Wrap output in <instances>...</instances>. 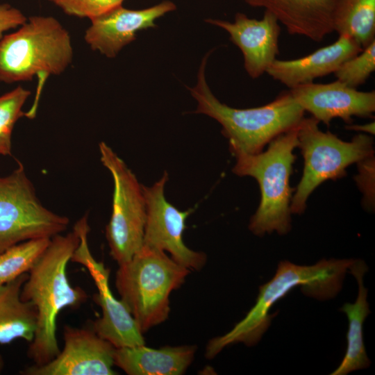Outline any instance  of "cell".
<instances>
[{"instance_id":"1","label":"cell","mask_w":375,"mask_h":375,"mask_svg":"<svg viewBox=\"0 0 375 375\" xmlns=\"http://www.w3.org/2000/svg\"><path fill=\"white\" fill-rule=\"evenodd\" d=\"M79 242L77 233L56 235L29 270L20 297L33 304L37 312L34 338L29 343L28 357L34 365L46 364L60 352L56 322L65 308H76L88 299L86 292L73 287L67 276V266Z\"/></svg>"},{"instance_id":"2","label":"cell","mask_w":375,"mask_h":375,"mask_svg":"<svg viewBox=\"0 0 375 375\" xmlns=\"http://www.w3.org/2000/svg\"><path fill=\"white\" fill-rule=\"evenodd\" d=\"M353 260L323 259L309 266L281 261L274 276L260 286L256 303L247 315L230 331L209 341L206 357L212 358L225 347L239 342L256 344L271 324L274 315L269 312L272 306L297 287L317 300L335 297Z\"/></svg>"},{"instance_id":"3","label":"cell","mask_w":375,"mask_h":375,"mask_svg":"<svg viewBox=\"0 0 375 375\" xmlns=\"http://www.w3.org/2000/svg\"><path fill=\"white\" fill-rule=\"evenodd\" d=\"M208 55L201 61L197 84L189 88L197 102L194 112L208 115L221 124L222 133L228 139L229 149L234 156L261 152L274 138L298 126L304 118L305 111L290 90L256 108H235L220 102L206 80Z\"/></svg>"},{"instance_id":"4","label":"cell","mask_w":375,"mask_h":375,"mask_svg":"<svg viewBox=\"0 0 375 375\" xmlns=\"http://www.w3.org/2000/svg\"><path fill=\"white\" fill-rule=\"evenodd\" d=\"M299 125L274 138L265 151L235 156L233 172L253 177L259 185L260 201L249 224L256 235L274 231L285 235L291 229L290 203L295 189L290 187V178L296 159Z\"/></svg>"},{"instance_id":"5","label":"cell","mask_w":375,"mask_h":375,"mask_svg":"<svg viewBox=\"0 0 375 375\" xmlns=\"http://www.w3.org/2000/svg\"><path fill=\"white\" fill-rule=\"evenodd\" d=\"M190 272L164 251L144 245L119 265L117 290L142 333L167 319L169 295L183 284Z\"/></svg>"},{"instance_id":"6","label":"cell","mask_w":375,"mask_h":375,"mask_svg":"<svg viewBox=\"0 0 375 375\" xmlns=\"http://www.w3.org/2000/svg\"><path fill=\"white\" fill-rule=\"evenodd\" d=\"M72 58L71 37L63 26L53 17L33 16L0 40V81L59 75Z\"/></svg>"},{"instance_id":"7","label":"cell","mask_w":375,"mask_h":375,"mask_svg":"<svg viewBox=\"0 0 375 375\" xmlns=\"http://www.w3.org/2000/svg\"><path fill=\"white\" fill-rule=\"evenodd\" d=\"M314 117L303 118L299 125L298 145L303 158L301 178L294 190L290 203L292 213L302 214L310 195L327 180L346 175L347 168L374 156V140L366 133L344 141L330 131L319 128Z\"/></svg>"},{"instance_id":"8","label":"cell","mask_w":375,"mask_h":375,"mask_svg":"<svg viewBox=\"0 0 375 375\" xmlns=\"http://www.w3.org/2000/svg\"><path fill=\"white\" fill-rule=\"evenodd\" d=\"M17 162L10 174L0 176V253L29 240L52 238L69 224L41 203L24 165Z\"/></svg>"},{"instance_id":"9","label":"cell","mask_w":375,"mask_h":375,"mask_svg":"<svg viewBox=\"0 0 375 375\" xmlns=\"http://www.w3.org/2000/svg\"><path fill=\"white\" fill-rule=\"evenodd\" d=\"M99 148L101 161L113 179L112 213L106 237L110 254L119 265L143 246L146 202L142 185L123 160L104 142Z\"/></svg>"},{"instance_id":"10","label":"cell","mask_w":375,"mask_h":375,"mask_svg":"<svg viewBox=\"0 0 375 375\" xmlns=\"http://www.w3.org/2000/svg\"><path fill=\"white\" fill-rule=\"evenodd\" d=\"M167 181L165 172L153 185H142L147 208L143 245L167 251L175 262L190 271L199 270L206 262V254L188 248L183 238L185 220L192 210L181 211L167 201L164 193Z\"/></svg>"},{"instance_id":"11","label":"cell","mask_w":375,"mask_h":375,"mask_svg":"<svg viewBox=\"0 0 375 375\" xmlns=\"http://www.w3.org/2000/svg\"><path fill=\"white\" fill-rule=\"evenodd\" d=\"M64 347L49 362L33 365L20 372L23 375H115V347L90 328L65 325Z\"/></svg>"},{"instance_id":"12","label":"cell","mask_w":375,"mask_h":375,"mask_svg":"<svg viewBox=\"0 0 375 375\" xmlns=\"http://www.w3.org/2000/svg\"><path fill=\"white\" fill-rule=\"evenodd\" d=\"M290 92L304 111L326 126L335 118L350 124L355 116L372 117L375 111L374 91H358L338 80L326 84L312 82Z\"/></svg>"},{"instance_id":"13","label":"cell","mask_w":375,"mask_h":375,"mask_svg":"<svg viewBox=\"0 0 375 375\" xmlns=\"http://www.w3.org/2000/svg\"><path fill=\"white\" fill-rule=\"evenodd\" d=\"M206 22L222 28L242 51L244 67L250 77L257 78L266 73L279 53L281 26L276 17L265 10L260 19L236 13L233 22L218 19Z\"/></svg>"},{"instance_id":"14","label":"cell","mask_w":375,"mask_h":375,"mask_svg":"<svg viewBox=\"0 0 375 375\" xmlns=\"http://www.w3.org/2000/svg\"><path fill=\"white\" fill-rule=\"evenodd\" d=\"M176 8L171 1L141 10H130L120 6L91 19V24L85 31V40L92 50L114 58L124 47L135 40L137 32L155 27L158 18Z\"/></svg>"},{"instance_id":"15","label":"cell","mask_w":375,"mask_h":375,"mask_svg":"<svg viewBox=\"0 0 375 375\" xmlns=\"http://www.w3.org/2000/svg\"><path fill=\"white\" fill-rule=\"evenodd\" d=\"M78 263L87 267L94 280L98 293L94 300L101 309V316L92 324L94 331L115 348L145 344L143 333L122 300L115 299L109 285V270L97 262L90 251L83 253Z\"/></svg>"},{"instance_id":"16","label":"cell","mask_w":375,"mask_h":375,"mask_svg":"<svg viewBox=\"0 0 375 375\" xmlns=\"http://www.w3.org/2000/svg\"><path fill=\"white\" fill-rule=\"evenodd\" d=\"M362 50V48L351 38L339 35L334 43L304 57L293 60L276 58L266 73L274 80L291 89L334 73L341 64Z\"/></svg>"},{"instance_id":"17","label":"cell","mask_w":375,"mask_h":375,"mask_svg":"<svg viewBox=\"0 0 375 375\" xmlns=\"http://www.w3.org/2000/svg\"><path fill=\"white\" fill-rule=\"evenodd\" d=\"M338 0H244L253 8L272 13L290 34L319 42L333 31V16Z\"/></svg>"},{"instance_id":"18","label":"cell","mask_w":375,"mask_h":375,"mask_svg":"<svg viewBox=\"0 0 375 375\" xmlns=\"http://www.w3.org/2000/svg\"><path fill=\"white\" fill-rule=\"evenodd\" d=\"M196 351V345L115 348L114 365L128 375H181L192 363Z\"/></svg>"},{"instance_id":"19","label":"cell","mask_w":375,"mask_h":375,"mask_svg":"<svg viewBox=\"0 0 375 375\" xmlns=\"http://www.w3.org/2000/svg\"><path fill=\"white\" fill-rule=\"evenodd\" d=\"M349 270L357 281L358 293L353 303H345L340 308V310L346 314L349 322L347 347L342 362L331 375H346L356 370L367 368L371 364L363 340V324L370 313L367 289L363 283V276L367 271V266L362 260H353Z\"/></svg>"},{"instance_id":"20","label":"cell","mask_w":375,"mask_h":375,"mask_svg":"<svg viewBox=\"0 0 375 375\" xmlns=\"http://www.w3.org/2000/svg\"><path fill=\"white\" fill-rule=\"evenodd\" d=\"M28 276L24 273L0 287V344L17 339L31 343L34 338L37 312L33 304L21 299L22 285Z\"/></svg>"},{"instance_id":"21","label":"cell","mask_w":375,"mask_h":375,"mask_svg":"<svg viewBox=\"0 0 375 375\" xmlns=\"http://www.w3.org/2000/svg\"><path fill=\"white\" fill-rule=\"evenodd\" d=\"M333 29L365 48L375 40V0H338Z\"/></svg>"},{"instance_id":"22","label":"cell","mask_w":375,"mask_h":375,"mask_svg":"<svg viewBox=\"0 0 375 375\" xmlns=\"http://www.w3.org/2000/svg\"><path fill=\"white\" fill-rule=\"evenodd\" d=\"M51 239L29 240L0 253V287L28 272L47 248Z\"/></svg>"},{"instance_id":"23","label":"cell","mask_w":375,"mask_h":375,"mask_svg":"<svg viewBox=\"0 0 375 375\" xmlns=\"http://www.w3.org/2000/svg\"><path fill=\"white\" fill-rule=\"evenodd\" d=\"M31 94L19 86L0 97V155H11V136L19 118L25 116L22 108Z\"/></svg>"},{"instance_id":"24","label":"cell","mask_w":375,"mask_h":375,"mask_svg":"<svg viewBox=\"0 0 375 375\" xmlns=\"http://www.w3.org/2000/svg\"><path fill=\"white\" fill-rule=\"evenodd\" d=\"M375 70V40L355 56L347 60L334 72L337 80L356 88Z\"/></svg>"},{"instance_id":"25","label":"cell","mask_w":375,"mask_h":375,"mask_svg":"<svg viewBox=\"0 0 375 375\" xmlns=\"http://www.w3.org/2000/svg\"><path fill=\"white\" fill-rule=\"evenodd\" d=\"M124 0H62L57 6L69 15L90 20L122 6Z\"/></svg>"},{"instance_id":"26","label":"cell","mask_w":375,"mask_h":375,"mask_svg":"<svg viewBox=\"0 0 375 375\" xmlns=\"http://www.w3.org/2000/svg\"><path fill=\"white\" fill-rule=\"evenodd\" d=\"M359 174L356 181L364 195L365 205L368 209L374 206V158L369 156L357 163Z\"/></svg>"},{"instance_id":"27","label":"cell","mask_w":375,"mask_h":375,"mask_svg":"<svg viewBox=\"0 0 375 375\" xmlns=\"http://www.w3.org/2000/svg\"><path fill=\"white\" fill-rule=\"evenodd\" d=\"M26 20L25 15L19 9L8 3L0 4V40L4 32L20 26Z\"/></svg>"},{"instance_id":"28","label":"cell","mask_w":375,"mask_h":375,"mask_svg":"<svg viewBox=\"0 0 375 375\" xmlns=\"http://www.w3.org/2000/svg\"><path fill=\"white\" fill-rule=\"evenodd\" d=\"M345 128L350 131H358L365 133L368 135H374L375 132V124L374 122H371L365 124H349L345 126Z\"/></svg>"},{"instance_id":"29","label":"cell","mask_w":375,"mask_h":375,"mask_svg":"<svg viewBox=\"0 0 375 375\" xmlns=\"http://www.w3.org/2000/svg\"><path fill=\"white\" fill-rule=\"evenodd\" d=\"M4 367V360L1 354H0V374Z\"/></svg>"},{"instance_id":"30","label":"cell","mask_w":375,"mask_h":375,"mask_svg":"<svg viewBox=\"0 0 375 375\" xmlns=\"http://www.w3.org/2000/svg\"><path fill=\"white\" fill-rule=\"evenodd\" d=\"M49 1L57 5L62 0H49Z\"/></svg>"}]
</instances>
